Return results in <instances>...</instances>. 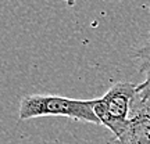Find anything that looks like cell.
Here are the masks:
<instances>
[{
	"label": "cell",
	"instance_id": "obj_3",
	"mask_svg": "<svg viewBox=\"0 0 150 144\" xmlns=\"http://www.w3.org/2000/svg\"><path fill=\"white\" fill-rule=\"evenodd\" d=\"M114 144H150V117L139 111H132L128 125Z\"/></svg>",
	"mask_w": 150,
	"mask_h": 144
},
{
	"label": "cell",
	"instance_id": "obj_5",
	"mask_svg": "<svg viewBox=\"0 0 150 144\" xmlns=\"http://www.w3.org/2000/svg\"><path fill=\"white\" fill-rule=\"evenodd\" d=\"M132 111L143 112L147 117H150V98L146 100V101H135L134 107H132Z\"/></svg>",
	"mask_w": 150,
	"mask_h": 144
},
{
	"label": "cell",
	"instance_id": "obj_6",
	"mask_svg": "<svg viewBox=\"0 0 150 144\" xmlns=\"http://www.w3.org/2000/svg\"><path fill=\"white\" fill-rule=\"evenodd\" d=\"M65 1H68L70 4H72V3H74V0H65Z\"/></svg>",
	"mask_w": 150,
	"mask_h": 144
},
{
	"label": "cell",
	"instance_id": "obj_2",
	"mask_svg": "<svg viewBox=\"0 0 150 144\" xmlns=\"http://www.w3.org/2000/svg\"><path fill=\"white\" fill-rule=\"evenodd\" d=\"M138 97V85L131 82H118L100 98L95 100V112L100 121L111 130L114 139L120 137L128 125L131 112Z\"/></svg>",
	"mask_w": 150,
	"mask_h": 144
},
{
	"label": "cell",
	"instance_id": "obj_4",
	"mask_svg": "<svg viewBox=\"0 0 150 144\" xmlns=\"http://www.w3.org/2000/svg\"><path fill=\"white\" fill-rule=\"evenodd\" d=\"M136 58L139 61L140 71L145 76V80L138 85L136 101H146L150 98V31L145 40V44L136 51Z\"/></svg>",
	"mask_w": 150,
	"mask_h": 144
},
{
	"label": "cell",
	"instance_id": "obj_1",
	"mask_svg": "<svg viewBox=\"0 0 150 144\" xmlns=\"http://www.w3.org/2000/svg\"><path fill=\"white\" fill-rule=\"evenodd\" d=\"M39 117H65L74 121L100 125L95 112V100H78L52 94L22 97L20 101V119L28 121Z\"/></svg>",
	"mask_w": 150,
	"mask_h": 144
}]
</instances>
